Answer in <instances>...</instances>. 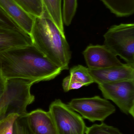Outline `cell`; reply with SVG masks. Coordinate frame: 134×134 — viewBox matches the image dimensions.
Returning a JSON list of instances; mask_svg holds the SVG:
<instances>
[{
	"label": "cell",
	"mask_w": 134,
	"mask_h": 134,
	"mask_svg": "<svg viewBox=\"0 0 134 134\" xmlns=\"http://www.w3.org/2000/svg\"><path fill=\"white\" fill-rule=\"evenodd\" d=\"M34 83L23 79L7 80L5 90L0 97V120L11 113L21 116L27 113L28 106L35 100L30 92Z\"/></svg>",
	"instance_id": "cell-3"
},
{
	"label": "cell",
	"mask_w": 134,
	"mask_h": 134,
	"mask_svg": "<svg viewBox=\"0 0 134 134\" xmlns=\"http://www.w3.org/2000/svg\"><path fill=\"white\" fill-rule=\"evenodd\" d=\"M45 8L61 32L65 34L62 19L61 0H42Z\"/></svg>",
	"instance_id": "cell-14"
},
{
	"label": "cell",
	"mask_w": 134,
	"mask_h": 134,
	"mask_svg": "<svg viewBox=\"0 0 134 134\" xmlns=\"http://www.w3.org/2000/svg\"><path fill=\"white\" fill-rule=\"evenodd\" d=\"M31 44L30 35L24 31L0 27V52Z\"/></svg>",
	"instance_id": "cell-12"
},
{
	"label": "cell",
	"mask_w": 134,
	"mask_h": 134,
	"mask_svg": "<svg viewBox=\"0 0 134 134\" xmlns=\"http://www.w3.org/2000/svg\"><path fill=\"white\" fill-rule=\"evenodd\" d=\"M0 70L6 80L23 79L34 83L53 79L63 71L33 44L0 52Z\"/></svg>",
	"instance_id": "cell-1"
},
{
	"label": "cell",
	"mask_w": 134,
	"mask_h": 134,
	"mask_svg": "<svg viewBox=\"0 0 134 134\" xmlns=\"http://www.w3.org/2000/svg\"><path fill=\"white\" fill-rule=\"evenodd\" d=\"M83 54L90 69H100L124 64L105 45H90Z\"/></svg>",
	"instance_id": "cell-8"
},
{
	"label": "cell",
	"mask_w": 134,
	"mask_h": 134,
	"mask_svg": "<svg viewBox=\"0 0 134 134\" xmlns=\"http://www.w3.org/2000/svg\"><path fill=\"white\" fill-rule=\"evenodd\" d=\"M85 134H123L117 128L108 126L104 122L87 127Z\"/></svg>",
	"instance_id": "cell-18"
},
{
	"label": "cell",
	"mask_w": 134,
	"mask_h": 134,
	"mask_svg": "<svg viewBox=\"0 0 134 134\" xmlns=\"http://www.w3.org/2000/svg\"><path fill=\"white\" fill-rule=\"evenodd\" d=\"M19 115L11 113L0 120V134H13L15 122Z\"/></svg>",
	"instance_id": "cell-19"
},
{
	"label": "cell",
	"mask_w": 134,
	"mask_h": 134,
	"mask_svg": "<svg viewBox=\"0 0 134 134\" xmlns=\"http://www.w3.org/2000/svg\"><path fill=\"white\" fill-rule=\"evenodd\" d=\"M0 27L23 31L0 6Z\"/></svg>",
	"instance_id": "cell-20"
},
{
	"label": "cell",
	"mask_w": 134,
	"mask_h": 134,
	"mask_svg": "<svg viewBox=\"0 0 134 134\" xmlns=\"http://www.w3.org/2000/svg\"><path fill=\"white\" fill-rule=\"evenodd\" d=\"M7 80L5 78L0 70V97L3 93L6 87Z\"/></svg>",
	"instance_id": "cell-23"
},
{
	"label": "cell",
	"mask_w": 134,
	"mask_h": 134,
	"mask_svg": "<svg viewBox=\"0 0 134 134\" xmlns=\"http://www.w3.org/2000/svg\"><path fill=\"white\" fill-rule=\"evenodd\" d=\"M23 116L31 134H58L49 112L37 109Z\"/></svg>",
	"instance_id": "cell-10"
},
{
	"label": "cell",
	"mask_w": 134,
	"mask_h": 134,
	"mask_svg": "<svg viewBox=\"0 0 134 134\" xmlns=\"http://www.w3.org/2000/svg\"><path fill=\"white\" fill-rule=\"evenodd\" d=\"M105 45L127 64L134 66V24L112 26L104 35Z\"/></svg>",
	"instance_id": "cell-4"
},
{
	"label": "cell",
	"mask_w": 134,
	"mask_h": 134,
	"mask_svg": "<svg viewBox=\"0 0 134 134\" xmlns=\"http://www.w3.org/2000/svg\"><path fill=\"white\" fill-rule=\"evenodd\" d=\"M13 134H31L26 125L23 115L19 116L15 122Z\"/></svg>",
	"instance_id": "cell-21"
},
{
	"label": "cell",
	"mask_w": 134,
	"mask_h": 134,
	"mask_svg": "<svg viewBox=\"0 0 134 134\" xmlns=\"http://www.w3.org/2000/svg\"><path fill=\"white\" fill-rule=\"evenodd\" d=\"M63 89L65 92L71 90H78L84 86L83 84L72 80L69 76L64 79L62 83Z\"/></svg>",
	"instance_id": "cell-22"
},
{
	"label": "cell",
	"mask_w": 134,
	"mask_h": 134,
	"mask_svg": "<svg viewBox=\"0 0 134 134\" xmlns=\"http://www.w3.org/2000/svg\"><path fill=\"white\" fill-rule=\"evenodd\" d=\"M77 8V0H63L62 19L67 26L71 23Z\"/></svg>",
	"instance_id": "cell-17"
},
{
	"label": "cell",
	"mask_w": 134,
	"mask_h": 134,
	"mask_svg": "<svg viewBox=\"0 0 134 134\" xmlns=\"http://www.w3.org/2000/svg\"><path fill=\"white\" fill-rule=\"evenodd\" d=\"M33 44L50 61L68 70L71 58L65 34L59 30L45 7L41 17H34L30 34Z\"/></svg>",
	"instance_id": "cell-2"
},
{
	"label": "cell",
	"mask_w": 134,
	"mask_h": 134,
	"mask_svg": "<svg viewBox=\"0 0 134 134\" xmlns=\"http://www.w3.org/2000/svg\"><path fill=\"white\" fill-rule=\"evenodd\" d=\"M25 12L34 17L43 15L44 6L42 0H13Z\"/></svg>",
	"instance_id": "cell-15"
},
{
	"label": "cell",
	"mask_w": 134,
	"mask_h": 134,
	"mask_svg": "<svg viewBox=\"0 0 134 134\" xmlns=\"http://www.w3.org/2000/svg\"><path fill=\"white\" fill-rule=\"evenodd\" d=\"M50 113L58 134H85L86 130L82 117L60 99L49 106Z\"/></svg>",
	"instance_id": "cell-5"
},
{
	"label": "cell",
	"mask_w": 134,
	"mask_h": 134,
	"mask_svg": "<svg viewBox=\"0 0 134 134\" xmlns=\"http://www.w3.org/2000/svg\"><path fill=\"white\" fill-rule=\"evenodd\" d=\"M0 6L24 31L30 35L34 16L25 12L13 0H0Z\"/></svg>",
	"instance_id": "cell-11"
},
{
	"label": "cell",
	"mask_w": 134,
	"mask_h": 134,
	"mask_svg": "<svg viewBox=\"0 0 134 134\" xmlns=\"http://www.w3.org/2000/svg\"><path fill=\"white\" fill-rule=\"evenodd\" d=\"M88 70L94 82L98 85L134 80V66L127 64L100 69L88 68Z\"/></svg>",
	"instance_id": "cell-9"
},
{
	"label": "cell",
	"mask_w": 134,
	"mask_h": 134,
	"mask_svg": "<svg viewBox=\"0 0 134 134\" xmlns=\"http://www.w3.org/2000/svg\"><path fill=\"white\" fill-rule=\"evenodd\" d=\"M69 76L73 80L83 84L84 86L94 83L89 73L88 68L82 65H77L71 68Z\"/></svg>",
	"instance_id": "cell-16"
},
{
	"label": "cell",
	"mask_w": 134,
	"mask_h": 134,
	"mask_svg": "<svg viewBox=\"0 0 134 134\" xmlns=\"http://www.w3.org/2000/svg\"><path fill=\"white\" fill-rule=\"evenodd\" d=\"M74 111L92 122H103L114 113L116 108L109 101L98 96L90 98H74L68 104Z\"/></svg>",
	"instance_id": "cell-6"
},
{
	"label": "cell",
	"mask_w": 134,
	"mask_h": 134,
	"mask_svg": "<svg viewBox=\"0 0 134 134\" xmlns=\"http://www.w3.org/2000/svg\"><path fill=\"white\" fill-rule=\"evenodd\" d=\"M98 85L105 99L112 101L121 111L134 117V80H127Z\"/></svg>",
	"instance_id": "cell-7"
},
{
	"label": "cell",
	"mask_w": 134,
	"mask_h": 134,
	"mask_svg": "<svg viewBox=\"0 0 134 134\" xmlns=\"http://www.w3.org/2000/svg\"><path fill=\"white\" fill-rule=\"evenodd\" d=\"M112 13L119 17L133 15L134 0H101Z\"/></svg>",
	"instance_id": "cell-13"
}]
</instances>
